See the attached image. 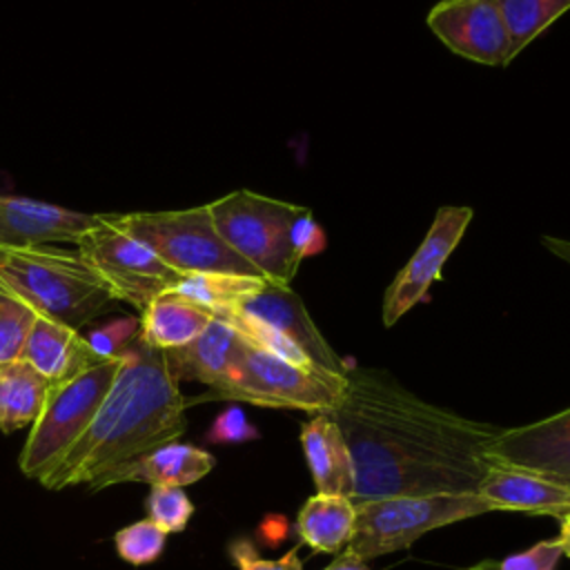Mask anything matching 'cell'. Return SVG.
Instances as JSON below:
<instances>
[{"label":"cell","mask_w":570,"mask_h":570,"mask_svg":"<svg viewBox=\"0 0 570 570\" xmlns=\"http://www.w3.org/2000/svg\"><path fill=\"white\" fill-rule=\"evenodd\" d=\"M347 374L298 365L240 336L225 379L203 399L238 401L272 410L332 414L345 392Z\"/></svg>","instance_id":"cell-4"},{"label":"cell","mask_w":570,"mask_h":570,"mask_svg":"<svg viewBox=\"0 0 570 570\" xmlns=\"http://www.w3.org/2000/svg\"><path fill=\"white\" fill-rule=\"evenodd\" d=\"M227 312H236L267 325L278 336L298 347L307 356V361L321 370L334 374H347L350 370L332 350V345L323 338V334L318 332L316 323L312 321L309 312L305 309L301 296L292 289V285L263 281L252 294H247L236 307Z\"/></svg>","instance_id":"cell-12"},{"label":"cell","mask_w":570,"mask_h":570,"mask_svg":"<svg viewBox=\"0 0 570 570\" xmlns=\"http://www.w3.org/2000/svg\"><path fill=\"white\" fill-rule=\"evenodd\" d=\"M354 501L336 494H312L296 517V532L314 552H343L354 532Z\"/></svg>","instance_id":"cell-21"},{"label":"cell","mask_w":570,"mask_h":570,"mask_svg":"<svg viewBox=\"0 0 570 570\" xmlns=\"http://www.w3.org/2000/svg\"><path fill=\"white\" fill-rule=\"evenodd\" d=\"M214 465L216 459L207 450L191 443L169 441L109 470L94 485H89V490H102L116 483H151L185 488L207 476Z\"/></svg>","instance_id":"cell-16"},{"label":"cell","mask_w":570,"mask_h":570,"mask_svg":"<svg viewBox=\"0 0 570 570\" xmlns=\"http://www.w3.org/2000/svg\"><path fill=\"white\" fill-rule=\"evenodd\" d=\"M476 494L490 501L499 512L521 510L561 519L570 510V481L510 463H492Z\"/></svg>","instance_id":"cell-15"},{"label":"cell","mask_w":570,"mask_h":570,"mask_svg":"<svg viewBox=\"0 0 570 570\" xmlns=\"http://www.w3.org/2000/svg\"><path fill=\"white\" fill-rule=\"evenodd\" d=\"M296 552L298 548H292L278 559H263L247 539H236L229 543V557L238 570H303V561Z\"/></svg>","instance_id":"cell-31"},{"label":"cell","mask_w":570,"mask_h":570,"mask_svg":"<svg viewBox=\"0 0 570 570\" xmlns=\"http://www.w3.org/2000/svg\"><path fill=\"white\" fill-rule=\"evenodd\" d=\"M488 456L492 463H510L570 481V407L528 425L499 430Z\"/></svg>","instance_id":"cell-14"},{"label":"cell","mask_w":570,"mask_h":570,"mask_svg":"<svg viewBox=\"0 0 570 570\" xmlns=\"http://www.w3.org/2000/svg\"><path fill=\"white\" fill-rule=\"evenodd\" d=\"M354 512L345 552L370 561L412 546L430 530L499 510L479 494H419L354 501Z\"/></svg>","instance_id":"cell-6"},{"label":"cell","mask_w":570,"mask_h":570,"mask_svg":"<svg viewBox=\"0 0 570 570\" xmlns=\"http://www.w3.org/2000/svg\"><path fill=\"white\" fill-rule=\"evenodd\" d=\"M561 546L557 539H546L532 548L505 557L503 561H490L492 570H554L561 559Z\"/></svg>","instance_id":"cell-30"},{"label":"cell","mask_w":570,"mask_h":570,"mask_svg":"<svg viewBox=\"0 0 570 570\" xmlns=\"http://www.w3.org/2000/svg\"><path fill=\"white\" fill-rule=\"evenodd\" d=\"M214 314L176 289L163 292L140 312L138 338L156 350H176L191 343Z\"/></svg>","instance_id":"cell-20"},{"label":"cell","mask_w":570,"mask_h":570,"mask_svg":"<svg viewBox=\"0 0 570 570\" xmlns=\"http://www.w3.org/2000/svg\"><path fill=\"white\" fill-rule=\"evenodd\" d=\"M76 249L107 285L114 301H125L138 312L183 281V274L165 265L120 225L118 214H105L96 227L76 240Z\"/></svg>","instance_id":"cell-9"},{"label":"cell","mask_w":570,"mask_h":570,"mask_svg":"<svg viewBox=\"0 0 570 570\" xmlns=\"http://www.w3.org/2000/svg\"><path fill=\"white\" fill-rule=\"evenodd\" d=\"M352 452V501L419 494H476L501 428L428 403L394 376L350 367L330 414Z\"/></svg>","instance_id":"cell-1"},{"label":"cell","mask_w":570,"mask_h":570,"mask_svg":"<svg viewBox=\"0 0 570 570\" xmlns=\"http://www.w3.org/2000/svg\"><path fill=\"white\" fill-rule=\"evenodd\" d=\"M36 318L38 314L27 303L0 289V365L22 358Z\"/></svg>","instance_id":"cell-25"},{"label":"cell","mask_w":570,"mask_h":570,"mask_svg":"<svg viewBox=\"0 0 570 570\" xmlns=\"http://www.w3.org/2000/svg\"><path fill=\"white\" fill-rule=\"evenodd\" d=\"M145 510L147 519L160 525L167 534L183 532L194 517V503L178 485H151Z\"/></svg>","instance_id":"cell-27"},{"label":"cell","mask_w":570,"mask_h":570,"mask_svg":"<svg viewBox=\"0 0 570 570\" xmlns=\"http://www.w3.org/2000/svg\"><path fill=\"white\" fill-rule=\"evenodd\" d=\"M557 541L561 546V552L570 559V510L561 517V530H559Z\"/></svg>","instance_id":"cell-34"},{"label":"cell","mask_w":570,"mask_h":570,"mask_svg":"<svg viewBox=\"0 0 570 570\" xmlns=\"http://www.w3.org/2000/svg\"><path fill=\"white\" fill-rule=\"evenodd\" d=\"M120 361L122 356L100 361L71 381L49 387L42 412L31 423L18 456V468L27 479L42 483L87 430L118 374Z\"/></svg>","instance_id":"cell-8"},{"label":"cell","mask_w":570,"mask_h":570,"mask_svg":"<svg viewBox=\"0 0 570 570\" xmlns=\"http://www.w3.org/2000/svg\"><path fill=\"white\" fill-rule=\"evenodd\" d=\"M207 207L225 243L256 267L265 281L292 285L305 258L294 240V229L309 207L249 189H236L207 203Z\"/></svg>","instance_id":"cell-5"},{"label":"cell","mask_w":570,"mask_h":570,"mask_svg":"<svg viewBox=\"0 0 570 570\" xmlns=\"http://www.w3.org/2000/svg\"><path fill=\"white\" fill-rule=\"evenodd\" d=\"M51 383L24 358L0 365V432L31 425L47 401Z\"/></svg>","instance_id":"cell-22"},{"label":"cell","mask_w":570,"mask_h":570,"mask_svg":"<svg viewBox=\"0 0 570 570\" xmlns=\"http://www.w3.org/2000/svg\"><path fill=\"white\" fill-rule=\"evenodd\" d=\"M118 220L136 240L147 245L165 265L183 276L234 274L263 278L256 267L225 243L207 205L171 212L118 214Z\"/></svg>","instance_id":"cell-7"},{"label":"cell","mask_w":570,"mask_h":570,"mask_svg":"<svg viewBox=\"0 0 570 570\" xmlns=\"http://www.w3.org/2000/svg\"><path fill=\"white\" fill-rule=\"evenodd\" d=\"M472 216L474 212L468 205H441L436 209L428 234L385 289L381 305V321L385 327H392L425 298L445 261L459 247Z\"/></svg>","instance_id":"cell-10"},{"label":"cell","mask_w":570,"mask_h":570,"mask_svg":"<svg viewBox=\"0 0 570 570\" xmlns=\"http://www.w3.org/2000/svg\"><path fill=\"white\" fill-rule=\"evenodd\" d=\"M167 543V532L156 525L151 519H140L131 525L120 528L114 534V546L116 552L122 561L140 568L154 563Z\"/></svg>","instance_id":"cell-26"},{"label":"cell","mask_w":570,"mask_h":570,"mask_svg":"<svg viewBox=\"0 0 570 570\" xmlns=\"http://www.w3.org/2000/svg\"><path fill=\"white\" fill-rule=\"evenodd\" d=\"M238 341L240 334L214 316L191 343L165 352L167 370L176 383L198 381L212 390L225 379Z\"/></svg>","instance_id":"cell-19"},{"label":"cell","mask_w":570,"mask_h":570,"mask_svg":"<svg viewBox=\"0 0 570 570\" xmlns=\"http://www.w3.org/2000/svg\"><path fill=\"white\" fill-rule=\"evenodd\" d=\"M541 245L557 256L559 261H563L566 265H570V240L568 238H557V236H543Z\"/></svg>","instance_id":"cell-32"},{"label":"cell","mask_w":570,"mask_h":570,"mask_svg":"<svg viewBox=\"0 0 570 570\" xmlns=\"http://www.w3.org/2000/svg\"><path fill=\"white\" fill-rule=\"evenodd\" d=\"M105 214H87L56 203L0 194V247L73 243Z\"/></svg>","instance_id":"cell-13"},{"label":"cell","mask_w":570,"mask_h":570,"mask_svg":"<svg viewBox=\"0 0 570 570\" xmlns=\"http://www.w3.org/2000/svg\"><path fill=\"white\" fill-rule=\"evenodd\" d=\"M465 570H492V568H490V561H483V563H476V566L465 568Z\"/></svg>","instance_id":"cell-35"},{"label":"cell","mask_w":570,"mask_h":570,"mask_svg":"<svg viewBox=\"0 0 570 570\" xmlns=\"http://www.w3.org/2000/svg\"><path fill=\"white\" fill-rule=\"evenodd\" d=\"M425 22L452 53L465 60L485 67H508L514 60L497 0H439Z\"/></svg>","instance_id":"cell-11"},{"label":"cell","mask_w":570,"mask_h":570,"mask_svg":"<svg viewBox=\"0 0 570 570\" xmlns=\"http://www.w3.org/2000/svg\"><path fill=\"white\" fill-rule=\"evenodd\" d=\"M258 439V430L247 421L245 412L238 405H232L223 410L214 423L209 425L205 441L216 443V445H227V443H245Z\"/></svg>","instance_id":"cell-29"},{"label":"cell","mask_w":570,"mask_h":570,"mask_svg":"<svg viewBox=\"0 0 570 570\" xmlns=\"http://www.w3.org/2000/svg\"><path fill=\"white\" fill-rule=\"evenodd\" d=\"M263 278L234 276V274H189L183 276L176 292L207 307L214 316L236 307L247 294H252Z\"/></svg>","instance_id":"cell-24"},{"label":"cell","mask_w":570,"mask_h":570,"mask_svg":"<svg viewBox=\"0 0 570 570\" xmlns=\"http://www.w3.org/2000/svg\"><path fill=\"white\" fill-rule=\"evenodd\" d=\"M0 289L71 330L94 321L114 301L78 249L58 245L0 247Z\"/></svg>","instance_id":"cell-3"},{"label":"cell","mask_w":570,"mask_h":570,"mask_svg":"<svg viewBox=\"0 0 570 570\" xmlns=\"http://www.w3.org/2000/svg\"><path fill=\"white\" fill-rule=\"evenodd\" d=\"M323 570H372L370 566H367V561H361V559H356V557H352V554H347L345 550L330 563V566H325Z\"/></svg>","instance_id":"cell-33"},{"label":"cell","mask_w":570,"mask_h":570,"mask_svg":"<svg viewBox=\"0 0 570 570\" xmlns=\"http://www.w3.org/2000/svg\"><path fill=\"white\" fill-rule=\"evenodd\" d=\"M187 401L171 379L165 352L140 338L122 354L118 374L94 421L40 483L47 490L94 485L109 470L178 441Z\"/></svg>","instance_id":"cell-2"},{"label":"cell","mask_w":570,"mask_h":570,"mask_svg":"<svg viewBox=\"0 0 570 570\" xmlns=\"http://www.w3.org/2000/svg\"><path fill=\"white\" fill-rule=\"evenodd\" d=\"M22 358L51 385L71 381L102 361L78 330L45 316L36 318Z\"/></svg>","instance_id":"cell-18"},{"label":"cell","mask_w":570,"mask_h":570,"mask_svg":"<svg viewBox=\"0 0 570 570\" xmlns=\"http://www.w3.org/2000/svg\"><path fill=\"white\" fill-rule=\"evenodd\" d=\"M138 332H140V321L125 316L91 330L85 338L89 347L102 361H107V358H120L134 345V341L138 338Z\"/></svg>","instance_id":"cell-28"},{"label":"cell","mask_w":570,"mask_h":570,"mask_svg":"<svg viewBox=\"0 0 570 570\" xmlns=\"http://www.w3.org/2000/svg\"><path fill=\"white\" fill-rule=\"evenodd\" d=\"M301 445L316 492L352 499L354 461L338 423L330 414H314L301 425Z\"/></svg>","instance_id":"cell-17"},{"label":"cell","mask_w":570,"mask_h":570,"mask_svg":"<svg viewBox=\"0 0 570 570\" xmlns=\"http://www.w3.org/2000/svg\"><path fill=\"white\" fill-rule=\"evenodd\" d=\"M517 58L554 20L570 11V0H497Z\"/></svg>","instance_id":"cell-23"}]
</instances>
